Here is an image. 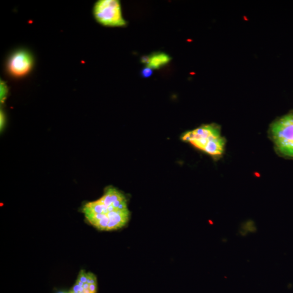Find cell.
I'll return each mask as SVG.
<instances>
[{"label": "cell", "mask_w": 293, "mask_h": 293, "mask_svg": "<svg viewBox=\"0 0 293 293\" xmlns=\"http://www.w3.org/2000/svg\"><path fill=\"white\" fill-rule=\"evenodd\" d=\"M83 211L90 223L106 231L122 228L130 215L124 194L112 187L108 188L100 199L87 203Z\"/></svg>", "instance_id": "obj_1"}, {"label": "cell", "mask_w": 293, "mask_h": 293, "mask_svg": "<svg viewBox=\"0 0 293 293\" xmlns=\"http://www.w3.org/2000/svg\"><path fill=\"white\" fill-rule=\"evenodd\" d=\"M182 140L212 157H220L225 150V140L221 135L220 126L216 124L202 125L188 131Z\"/></svg>", "instance_id": "obj_2"}, {"label": "cell", "mask_w": 293, "mask_h": 293, "mask_svg": "<svg viewBox=\"0 0 293 293\" xmlns=\"http://www.w3.org/2000/svg\"><path fill=\"white\" fill-rule=\"evenodd\" d=\"M269 134L277 152L293 158V110L274 121Z\"/></svg>", "instance_id": "obj_3"}, {"label": "cell", "mask_w": 293, "mask_h": 293, "mask_svg": "<svg viewBox=\"0 0 293 293\" xmlns=\"http://www.w3.org/2000/svg\"><path fill=\"white\" fill-rule=\"evenodd\" d=\"M93 15L94 19L104 26L121 27L127 25L119 0H99L94 4Z\"/></svg>", "instance_id": "obj_4"}, {"label": "cell", "mask_w": 293, "mask_h": 293, "mask_svg": "<svg viewBox=\"0 0 293 293\" xmlns=\"http://www.w3.org/2000/svg\"><path fill=\"white\" fill-rule=\"evenodd\" d=\"M34 64V56L29 51L18 50L9 56L6 64L7 72L12 77H24L31 73Z\"/></svg>", "instance_id": "obj_5"}, {"label": "cell", "mask_w": 293, "mask_h": 293, "mask_svg": "<svg viewBox=\"0 0 293 293\" xmlns=\"http://www.w3.org/2000/svg\"><path fill=\"white\" fill-rule=\"evenodd\" d=\"M171 60V58L166 54L154 53L149 55V61L146 66L153 70H157L167 64Z\"/></svg>", "instance_id": "obj_6"}, {"label": "cell", "mask_w": 293, "mask_h": 293, "mask_svg": "<svg viewBox=\"0 0 293 293\" xmlns=\"http://www.w3.org/2000/svg\"><path fill=\"white\" fill-rule=\"evenodd\" d=\"M256 230V226H255L254 222L252 221H248L246 223L241 226L239 233L243 236L249 232L254 233Z\"/></svg>", "instance_id": "obj_7"}, {"label": "cell", "mask_w": 293, "mask_h": 293, "mask_svg": "<svg viewBox=\"0 0 293 293\" xmlns=\"http://www.w3.org/2000/svg\"><path fill=\"white\" fill-rule=\"evenodd\" d=\"M8 93V88L6 82L1 80L0 82V100L1 103L5 102Z\"/></svg>", "instance_id": "obj_8"}, {"label": "cell", "mask_w": 293, "mask_h": 293, "mask_svg": "<svg viewBox=\"0 0 293 293\" xmlns=\"http://www.w3.org/2000/svg\"><path fill=\"white\" fill-rule=\"evenodd\" d=\"M153 73V70L146 66L143 70H142L141 74L142 77L146 78L152 76Z\"/></svg>", "instance_id": "obj_9"}, {"label": "cell", "mask_w": 293, "mask_h": 293, "mask_svg": "<svg viewBox=\"0 0 293 293\" xmlns=\"http://www.w3.org/2000/svg\"><path fill=\"white\" fill-rule=\"evenodd\" d=\"M88 274L87 283L88 284H96L97 283V278L94 274L89 273Z\"/></svg>", "instance_id": "obj_10"}, {"label": "cell", "mask_w": 293, "mask_h": 293, "mask_svg": "<svg viewBox=\"0 0 293 293\" xmlns=\"http://www.w3.org/2000/svg\"><path fill=\"white\" fill-rule=\"evenodd\" d=\"M6 116L3 111L1 110L0 112V128L2 130L4 128V126L6 124Z\"/></svg>", "instance_id": "obj_11"}, {"label": "cell", "mask_w": 293, "mask_h": 293, "mask_svg": "<svg viewBox=\"0 0 293 293\" xmlns=\"http://www.w3.org/2000/svg\"><path fill=\"white\" fill-rule=\"evenodd\" d=\"M77 279L83 283H87L88 280V274H86L84 271H81L79 273Z\"/></svg>", "instance_id": "obj_12"}, {"label": "cell", "mask_w": 293, "mask_h": 293, "mask_svg": "<svg viewBox=\"0 0 293 293\" xmlns=\"http://www.w3.org/2000/svg\"><path fill=\"white\" fill-rule=\"evenodd\" d=\"M89 290L93 293H96L97 291V283L96 284H91L89 286Z\"/></svg>", "instance_id": "obj_13"}, {"label": "cell", "mask_w": 293, "mask_h": 293, "mask_svg": "<svg viewBox=\"0 0 293 293\" xmlns=\"http://www.w3.org/2000/svg\"><path fill=\"white\" fill-rule=\"evenodd\" d=\"M149 61V55H145L141 58V62L147 65Z\"/></svg>", "instance_id": "obj_14"}, {"label": "cell", "mask_w": 293, "mask_h": 293, "mask_svg": "<svg viewBox=\"0 0 293 293\" xmlns=\"http://www.w3.org/2000/svg\"><path fill=\"white\" fill-rule=\"evenodd\" d=\"M69 293L61 292V293Z\"/></svg>", "instance_id": "obj_15"}]
</instances>
